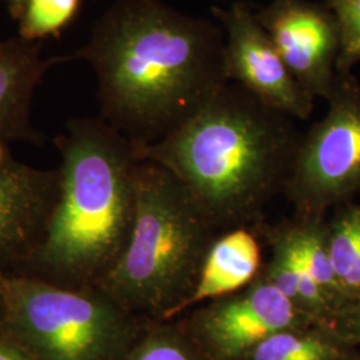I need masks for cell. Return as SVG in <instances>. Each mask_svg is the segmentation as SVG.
<instances>
[{
  "instance_id": "7402d4cb",
  "label": "cell",
  "mask_w": 360,
  "mask_h": 360,
  "mask_svg": "<svg viewBox=\"0 0 360 360\" xmlns=\"http://www.w3.org/2000/svg\"><path fill=\"white\" fill-rule=\"evenodd\" d=\"M11 6V11H13L15 16H19L23 13L25 7H26L27 0H7Z\"/></svg>"
},
{
  "instance_id": "3957f363",
  "label": "cell",
  "mask_w": 360,
  "mask_h": 360,
  "mask_svg": "<svg viewBox=\"0 0 360 360\" xmlns=\"http://www.w3.org/2000/svg\"><path fill=\"white\" fill-rule=\"evenodd\" d=\"M55 144L59 200L43 240L13 274L68 290L99 287L134 229L138 146L102 117L70 120Z\"/></svg>"
},
{
  "instance_id": "ffe728a7",
  "label": "cell",
  "mask_w": 360,
  "mask_h": 360,
  "mask_svg": "<svg viewBox=\"0 0 360 360\" xmlns=\"http://www.w3.org/2000/svg\"><path fill=\"white\" fill-rule=\"evenodd\" d=\"M333 326L348 343L360 345V295L348 302L336 315Z\"/></svg>"
},
{
  "instance_id": "9a60e30c",
  "label": "cell",
  "mask_w": 360,
  "mask_h": 360,
  "mask_svg": "<svg viewBox=\"0 0 360 360\" xmlns=\"http://www.w3.org/2000/svg\"><path fill=\"white\" fill-rule=\"evenodd\" d=\"M296 247L303 257L311 278L321 288L330 307L336 315L343 309L345 302L335 275L328 245V223L323 215L299 217L287 221ZM334 322V321H333Z\"/></svg>"
},
{
  "instance_id": "8fae6325",
  "label": "cell",
  "mask_w": 360,
  "mask_h": 360,
  "mask_svg": "<svg viewBox=\"0 0 360 360\" xmlns=\"http://www.w3.org/2000/svg\"><path fill=\"white\" fill-rule=\"evenodd\" d=\"M40 51V44L22 38L0 41V156L10 143L43 141L31 123L32 98L46 71L70 58L43 59Z\"/></svg>"
},
{
  "instance_id": "8992f818",
  "label": "cell",
  "mask_w": 360,
  "mask_h": 360,
  "mask_svg": "<svg viewBox=\"0 0 360 360\" xmlns=\"http://www.w3.org/2000/svg\"><path fill=\"white\" fill-rule=\"evenodd\" d=\"M328 111L299 144L284 193L299 217H318L360 190V86L340 74Z\"/></svg>"
},
{
  "instance_id": "44dd1931",
  "label": "cell",
  "mask_w": 360,
  "mask_h": 360,
  "mask_svg": "<svg viewBox=\"0 0 360 360\" xmlns=\"http://www.w3.org/2000/svg\"><path fill=\"white\" fill-rule=\"evenodd\" d=\"M0 360H32L13 339L0 331Z\"/></svg>"
},
{
  "instance_id": "5bb4252c",
  "label": "cell",
  "mask_w": 360,
  "mask_h": 360,
  "mask_svg": "<svg viewBox=\"0 0 360 360\" xmlns=\"http://www.w3.org/2000/svg\"><path fill=\"white\" fill-rule=\"evenodd\" d=\"M354 347L333 324L315 322L271 335L242 360H348Z\"/></svg>"
},
{
  "instance_id": "52a82bcc",
  "label": "cell",
  "mask_w": 360,
  "mask_h": 360,
  "mask_svg": "<svg viewBox=\"0 0 360 360\" xmlns=\"http://www.w3.org/2000/svg\"><path fill=\"white\" fill-rule=\"evenodd\" d=\"M180 319L211 360H242L271 335L316 322L262 274L245 288L210 300Z\"/></svg>"
},
{
  "instance_id": "277c9868",
  "label": "cell",
  "mask_w": 360,
  "mask_h": 360,
  "mask_svg": "<svg viewBox=\"0 0 360 360\" xmlns=\"http://www.w3.org/2000/svg\"><path fill=\"white\" fill-rule=\"evenodd\" d=\"M129 245L99 287L147 321L179 318L218 230L166 168L141 159Z\"/></svg>"
},
{
  "instance_id": "5b68a950",
  "label": "cell",
  "mask_w": 360,
  "mask_h": 360,
  "mask_svg": "<svg viewBox=\"0 0 360 360\" xmlns=\"http://www.w3.org/2000/svg\"><path fill=\"white\" fill-rule=\"evenodd\" d=\"M6 314L1 333L32 360H124L150 321L101 287L68 290L0 274Z\"/></svg>"
},
{
  "instance_id": "4fadbf2b",
  "label": "cell",
  "mask_w": 360,
  "mask_h": 360,
  "mask_svg": "<svg viewBox=\"0 0 360 360\" xmlns=\"http://www.w3.org/2000/svg\"><path fill=\"white\" fill-rule=\"evenodd\" d=\"M264 235L270 243L272 257L262 267V276L311 319L333 324L334 312L311 278L287 223L271 229Z\"/></svg>"
},
{
  "instance_id": "ac0fdd59",
  "label": "cell",
  "mask_w": 360,
  "mask_h": 360,
  "mask_svg": "<svg viewBox=\"0 0 360 360\" xmlns=\"http://www.w3.org/2000/svg\"><path fill=\"white\" fill-rule=\"evenodd\" d=\"M79 0H27L20 15V38L34 41L56 34L75 15Z\"/></svg>"
},
{
  "instance_id": "2e32d148",
  "label": "cell",
  "mask_w": 360,
  "mask_h": 360,
  "mask_svg": "<svg viewBox=\"0 0 360 360\" xmlns=\"http://www.w3.org/2000/svg\"><path fill=\"white\" fill-rule=\"evenodd\" d=\"M328 245L346 306L360 295V206L346 207L335 215L328 223Z\"/></svg>"
},
{
  "instance_id": "7c38bea8",
  "label": "cell",
  "mask_w": 360,
  "mask_h": 360,
  "mask_svg": "<svg viewBox=\"0 0 360 360\" xmlns=\"http://www.w3.org/2000/svg\"><path fill=\"white\" fill-rule=\"evenodd\" d=\"M262 267L260 245L254 232L248 227L223 232L211 245L183 312L245 288L257 279Z\"/></svg>"
},
{
  "instance_id": "d6986e66",
  "label": "cell",
  "mask_w": 360,
  "mask_h": 360,
  "mask_svg": "<svg viewBox=\"0 0 360 360\" xmlns=\"http://www.w3.org/2000/svg\"><path fill=\"white\" fill-rule=\"evenodd\" d=\"M327 7L339 27L340 49L336 65L343 74L360 60V0H328Z\"/></svg>"
},
{
  "instance_id": "30bf717a",
  "label": "cell",
  "mask_w": 360,
  "mask_h": 360,
  "mask_svg": "<svg viewBox=\"0 0 360 360\" xmlns=\"http://www.w3.org/2000/svg\"><path fill=\"white\" fill-rule=\"evenodd\" d=\"M59 171L0 158V274L18 270L43 240L59 200Z\"/></svg>"
},
{
  "instance_id": "7a4b0ae2",
  "label": "cell",
  "mask_w": 360,
  "mask_h": 360,
  "mask_svg": "<svg viewBox=\"0 0 360 360\" xmlns=\"http://www.w3.org/2000/svg\"><path fill=\"white\" fill-rule=\"evenodd\" d=\"M292 119L229 82L162 139L136 146L226 232L257 220L284 191L303 138Z\"/></svg>"
},
{
  "instance_id": "6da1fadb",
  "label": "cell",
  "mask_w": 360,
  "mask_h": 360,
  "mask_svg": "<svg viewBox=\"0 0 360 360\" xmlns=\"http://www.w3.org/2000/svg\"><path fill=\"white\" fill-rule=\"evenodd\" d=\"M77 58L95 70L102 119L138 146L162 139L229 83L218 22L160 0H115Z\"/></svg>"
},
{
  "instance_id": "9c48e42d",
  "label": "cell",
  "mask_w": 360,
  "mask_h": 360,
  "mask_svg": "<svg viewBox=\"0 0 360 360\" xmlns=\"http://www.w3.org/2000/svg\"><path fill=\"white\" fill-rule=\"evenodd\" d=\"M255 11L300 87L314 99H327L334 87L340 49L333 11L307 0H271Z\"/></svg>"
},
{
  "instance_id": "cb8c5ba5",
  "label": "cell",
  "mask_w": 360,
  "mask_h": 360,
  "mask_svg": "<svg viewBox=\"0 0 360 360\" xmlns=\"http://www.w3.org/2000/svg\"><path fill=\"white\" fill-rule=\"evenodd\" d=\"M348 360H360V354H354Z\"/></svg>"
},
{
  "instance_id": "603a6c76",
  "label": "cell",
  "mask_w": 360,
  "mask_h": 360,
  "mask_svg": "<svg viewBox=\"0 0 360 360\" xmlns=\"http://www.w3.org/2000/svg\"><path fill=\"white\" fill-rule=\"evenodd\" d=\"M4 314H6V303H4V294H3L1 283H0V331H1V326L4 322Z\"/></svg>"
},
{
  "instance_id": "e0dca14e",
  "label": "cell",
  "mask_w": 360,
  "mask_h": 360,
  "mask_svg": "<svg viewBox=\"0 0 360 360\" xmlns=\"http://www.w3.org/2000/svg\"><path fill=\"white\" fill-rule=\"evenodd\" d=\"M124 360H211L180 318L150 321Z\"/></svg>"
},
{
  "instance_id": "ba28073f",
  "label": "cell",
  "mask_w": 360,
  "mask_h": 360,
  "mask_svg": "<svg viewBox=\"0 0 360 360\" xmlns=\"http://www.w3.org/2000/svg\"><path fill=\"white\" fill-rule=\"evenodd\" d=\"M211 13L224 32L227 80L285 115L309 119L314 98L287 68L270 35L257 20L255 7L238 0L229 7L215 6Z\"/></svg>"
}]
</instances>
